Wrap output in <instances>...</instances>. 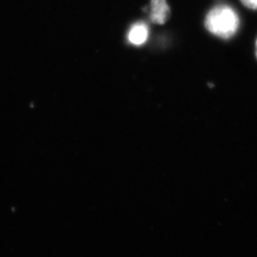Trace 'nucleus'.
Returning a JSON list of instances; mask_svg holds the SVG:
<instances>
[{"mask_svg":"<svg viewBox=\"0 0 257 257\" xmlns=\"http://www.w3.org/2000/svg\"><path fill=\"white\" fill-rule=\"evenodd\" d=\"M149 36V28L144 22H138L131 28L128 40L134 45H142L146 42Z\"/></svg>","mask_w":257,"mask_h":257,"instance_id":"7ed1b4c3","label":"nucleus"},{"mask_svg":"<svg viewBox=\"0 0 257 257\" xmlns=\"http://www.w3.org/2000/svg\"><path fill=\"white\" fill-rule=\"evenodd\" d=\"M240 2L248 9L257 10V0H240Z\"/></svg>","mask_w":257,"mask_h":257,"instance_id":"20e7f679","label":"nucleus"},{"mask_svg":"<svg viewBox=\"0 0 257 257\" xmlns=\"http://www.w3.org/2000/svg\"><path fill=\"white\" fill-rule=\"evenodd\" d=\"M170 16V7L167 0L151 1V20L154 23L164 24Z\"/></svg>","mask_w":257,"mask_h":257,"instance_id":"f03ea898","label":"nucleus"},{"mask_svg":"<svg viewBox=\"0 0 257 257\" xmlns=\"http://www.w3.org/2000/svg\"><path fill=\"white\" fill-rule=\"evenodd\" d=\"M205 27L215 37L230 39L237 34L240 28L238 13L229 5L215 6L206 16Z\"/></svg>","mask_w":257,"mask_h":257,"instance_id":"f257e3e1","label":"nucleus"},{"mask_svg":"<svg viewBox=\"0 0 257 257\" xmlns=\"http://www.w3.org/2000/svg\"><path fill=\"white\" fill-rule=\"evenodd\" d=\"M255 57H256L257 59V38L256 41H255Z\"/></svg>","mask_w":257,"mask_h":257,"instance_id":"39448f33","label":"nucleus"}]
</instances>
